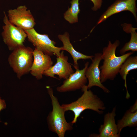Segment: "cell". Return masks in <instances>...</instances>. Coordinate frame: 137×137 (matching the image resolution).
<instances>
[{
	"label": "cell",
	"instance_id": "obj_1",
	"mask_svg": "<svg viewBox=\"0 0 137 137\" xmlns=\"http://www.w3.org/2000/svg\"><path fill=\"white\" fill-rule=\"evenodd\" d=\"M119 44L120 41L118 40H116L113 43L109 41L107 46L103 48L101 58L104 61L102 65L100 67V80L102 83L108 80H114L119 73L124 61L134 53L131 52L121 56H116V49Z\"/></svg>",
	"mask_w": 137,
	"mask_h": 137
},
{
	"label": "cell",
	"instance_id": "obj_2",
	"mask_svg": "<svg viewBox=\"0 0 137 137\" xmlns=\"http://www.w3.org/2000/svg\"><path fill=\"white\" fill-rule=\"evenodd\" d=\"M81 89L83 93L76 100L61 105L65 112L70 110L74 113V117L71 122L72 124L76 123L80 114L85 110H92L102 114L106 109L103 101L91 90H88L87 85H84Z\"/></svg>",
	"mask_w": 137,
	"mask_h": 137
},
{
	"label": "cell",
	"instance_id": "obj_3",
	"mask_svg": "<svg viewBox=\"0 0 137 137\" xmlns=\"http://www.w3.org/2000/svg\"><path fill=\"white\" fill-rule=\"evenodd\" d=\"M47 88L53 107L52 110L47 117L49 128L59 137H64L66 131L73 129L72 124L68 123L66 120L65 116V112L60 105L57 97L54 95L52 88L49 87Z\"/></svg>",
	"mask_w": 137,
	"mask_h": 137
},
{
	"label": "cell",
	"instance_id": "obj_4",
	"mask_svg": "<svg viewBox=\"0 0 137 137\" xmlns=\"http://www.w3.org/2000/svg\"><path fill=\"white\" fill-rule=\"evenodd\" d=\"M33 50L24 46L13 50L9 55V65L19 79L30 71L33 61Z\"/></svg>",
	"mask_w": 137,
	"mask_h": 137
},
{
	"label": "cell",
	"instance_id": "obj_5",
	"mask_svg": "<svg viewBox=\"0 0 137 137\" xmlns=\"http://www.w3.org/2000/svg\"><path fill=\"white\" fill-rule=\"evenodd\" d=\"M4 13L5 25L3 27V31L2 35L3 41L9 50L12 51L24 46V43L27 35L24 29L11 23L4 12Z\"/></svg>",
	"mask_w": 137,
	"mask_h": 137
},
{
	"label": "cell",
	"instance_id": "obj_6",
	"mask_svg": "<svg viewBox=\"0 0 137 137\" xmlns=\"http://www.w3.org/2000/svg\"><path fill=\"white\" fill-rule=\"evenodd\" d=\"M24 30L28 41L35 48L50 56L54 55L57 57L60 56L61 51L62 50V47L56 46V42L50 39L47 35L40 34L34 28Z\"/></svg>",
	"mask_w": 137,
	"mask_h": 137
},
{
	"label": "cell",
	"instance_id": "obj_7",
	"mask_svg": "<svg viewBox=\"0 0 137 137\" xmlns=\"http://www.w3.org/2000/svg\"><path fill=\"white\" fill-rule=\"evenodd\" d=\"M8 17L10 22L24 30L33 28L36 24L31 12L25 5L20 6L16 8L9 9Z\"/></svg>",
	"mask_w": 137,
	"mask_h": 137
},
{
	"label": "cell",
	"instance_id": "obj_8",
	"mask_svg": "<svg viewBox=\"0 0 137 137\" xmlns=\"http://www.w3.org/2000/svg\"><path fill=\"white\" fill-rule=\"evenodd\" d=\"M89 65V62H87L82 69H76L75 73L71 74L64 81L61 85L57 87V91L62 93L81 89L83 86L86 85L87 82V78L85 73Z\"/></svg>",
	"mask_w": 137,
	"mask_h": 137
},
{
	"label": "cell",
	"instance_id": "obj_9",
	"mask_svg": "<svg viewBox=\"0 0 137 137\" xmlns=\"http://www.w3.org/2000/svg\"><path fill=\"white\" fill-rule=\"evenodd\" d=\"M68 57L64 55L62 50L60 56L57 57L56 63L45 71L43 75L57 78L54 76L57 75L60 79H67L74 73L71 64L68 62Z\"/></svg>",
	"mask_w": 137,
	"mask_h": 137
},
{
	"label": "cell",
	"instance_id": "obj_10",
	"mask_svg": "<svg viewBox=\"0 0 137 137\" xmlns=\"http://www.w3.org/2000/svg\"><path fill=\"white\" fill-rule=\"evenodd\" d=\"M101 54V53L95 54L92 60V63L86 70L85 74L88 81L87 86L88 89L93 86H97L102 89L105 93H109L110 91L102 84L100 80V72L99 65L102 60Z\"/></svg>",
	"mask_w": 137,
	"mask_h": 137
},
{
	"label": "cell",
	"instance_id": "obj_11",
	"mask_svg": "<svg viewBox=\"0 0 137 137\" xmlns=\"http://www.w3.org/2000/svg\"><path fill=\"white\" fill-rule=\"evenodd\" d=\"M33 61L30 72L38 80L43 77L44 72L53 65V62L50 56L36 48L33 50Z\"/></svg>",
	"mask_w": 137,
	"mask_h": 137
},
{
	"label": "cell",
	"instance_id": "obj_12",
	"mask_svg": "<svg viewBox=\"0 0 137 137\" xmlns=\"http://www.w3.org/2000/svg\"><path fill=\"white\" fill-rule=\"evenodd\" d=\"M116 107L113 108L111 112H108L104 116L103 124L99 128V134H91L90 137H119L120 133L116 124L115 117L116 116Z\"/></svg>",
	"mask_w": 137,
	"mask_h": 137
},
{
	"label": "cell",
	"instance_id": "obj_13",
	"mask_svg": "<svg viewBox=\"0 0 137 137\" xmlns=\"http://www.w3.org/2000/svg\"><path fill=\"white\" fill-rule=\"evenodd\" d=\"M136 0H118L110 6L101 15L97 23L99 24L114 14L124 11L128 10L137 19Z\"/></svg>",
	"mask_w": 137,
	"mask_h": 137
},
{
	"label": "cell",
	"instance_id": "obj_14",
	"mask_svg": "<svg viewBox=\"0 0 137 137\" xmlns=\"http://www.w3.org/2000/svg\"><path fill=\"white\" fill-rule=\"evenodd\" d=\"M58 36L59 39L63 44V46L62 47V50L67 51L72 57L74 62L73 66L76 70L79 69L77 62L78 60L80 59H92L94 56L86 55L75 49L70 42L69 35L67 32H66L63 35H59Z\"/></svg>",
	"mask_w": 137,
	"mask_h": 137
},
{
	"label": "cell",
	"instance_id": "obj_15",
	"mask_svg": "<svg viewBox=\"0 0 137 137\" xmlns=\"http://www.w3.org/2000/svg\"><path fill=\"white\" fill-rule=\"evenodd\" d=\"M122 26L123 30L127 33H130L131 37L130 41L126 43L119 51L120 54L122 55L126 52L131 51L134 52L137 51V33L135 31L137 28L132 27L130 24H123Z\"/></svg>",
	"mask_w": 137,
	"mask_h": 137
},
{
	"label": "cell",
	"instance_id": "obj_16",
	"mask_svg": "<svg viewBox=\"0 0 137 137\" xmlns=\"http://www.w3.org/2000/svg\"><path fill=\"white\" fill-rule=\"evenodd\" d=\"M137 68V56H128L123 63L119 71L122 79L124 80V85L126 89V98L128 99L130 97L127 88L126 77L130 71Z\"/></svg>",
	"mask_w": 137,
	"mask_h": 137
},
{
	"label": "cell",
	"instance_id": "obj_17",
	"mask_svg": "<svg viewBox=\"0 0 137 137\" xmlns=\"http://www.w3.org/2000/svg\"><path fill=\"white\" fill-rule=\"evenodd\" d=\"M119 132L125 127H135L137 126V111L132 112L127 110L122 119L118 120L117 124Z\"/></svg>",
	"mask_w": 137,
	"mask_h": 137
},
{
	"label": "cell",
	"instance_id": "obj_18",
	"mask_svg": "<svg viewBox=\"0 0 137 137\" xmlns=\"http://www.w3.org/2000/svg\"><path fill=\"white\" fill-rule=\"evenodd\" d=\"M79 0H72L70 3L71 7L64 13V17L65 19L70 23L73 24L78 22V15L80 12Z\"/></svg>",
	"mask_w": 137,
	"mask_h": 137
},
{
	"label": "cell",
	"instance_id": "obj_19",
	"mask_svg": "<svg viewBox=\"0 0 137 137\" xmlns=\"http://www.w3.org/2000/svg\"><path fill=\"white\" fill-rule=\"evenodd\" d=\"M93 3L94 6L92 9L94 11H96L99 9L101 5L102 0H90Z\"/></svg>",
	"mask_w": 137,
	"mask_h": 137
},
{
	"label": "cell",
	"instance_id": "obj_20",
	"mask_svg": "<svg viewBox=\"0 0 137 137\" xmlns=\"http://www.w3.org/2000/svg\"><path fill=\"white\" fill-rule=\"evenodd\" d=\"M6 107V106L5 100L2 99L0 97V112L2 110L5 109Z\"/></svg>",
	"mask_w": 137,
	"mask_h": 137
},
{
	"label": "cell",
	"instance_id": "obj_21",
	"mask_svg": "<svg viewBox=\"0 0 137 137\" xmlns=\"http://www.w3.org/2000/svg\"><path fill=\"white\" fill-rule=\"evenodd\" d=\"M137 100L134 104L129 109L132 112H135L137 111Z\"/></svg>",
	"mask_w": 137,
	"mask_h": 137
}]
</instances>
